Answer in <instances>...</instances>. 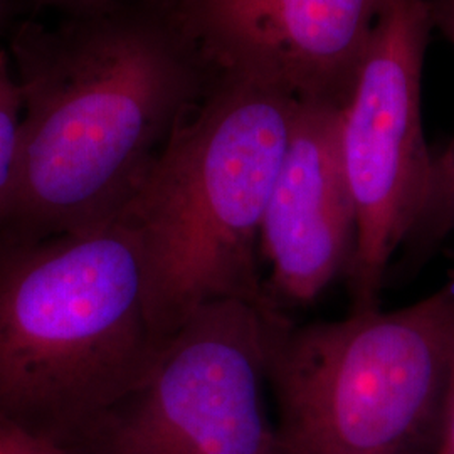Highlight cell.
<instances>
[{"label":"cell","mask_w":454,"mask_h":454,"mask_svg":"<svg viewBox=\"0 0 454 454\" xmlns=\"http://www.w3.org/2000/svg\"><path fill=\"white\" fill-rule=\"evenodd\" d=\"M296 110L281 90L219 74L118 214L138 238L150 318L165 340L212 303L273 305L261 227Z\"/></svg>","instance_id":"3957f363"},{"label":"cell","mask_w":454,"mask_h":454,"mask_svg":"<svg viewBox=\"0 0 454 454\" xmlns=\"http://www.w3.org/2000/svg\"><path fill=\"white\" fill-rule=\"evenodd\" d=\"M390 0H176L182 31L221 76L343 108Z\"/></svg>","instance_id":"52a82bcc"},{"label":"cell","mask_w":454,"mask_h":454,"mask_svg":"<svg viewBox=\"0 0 454 454\" xmlns=\"http://www.w3.org/2000/svg\"><path fill=\"white\" fill-rule=\"evenodd\" d=\"M438 454H454V343L451 352V365H450V384H448V399H446V412L442 424V436Z\"/></svg>","instance_id":"7c38bea8"},{"label":"cell","mask_w":454,"mask_h":454,"mask_svg":"<svg viewBox=\"0 0 454 454\" xmlns=\"http://www.w3.org/2000/svg\"><path fill=\"white\" fill-rule=\"evenodd\" d=\"M167 340L121 217L41 239L0 232L4 419L63 446L145 379Z\"/></svg>","instance_id":"7a4b0ae2"},{"label":"cell","mask_w":454,"mask_h":454,"mask_svg":"<svg viewBox=\"0 0 454 454\" xmlns=\"http://www.w3.org/2000/svg\"><path fill=\"white\" fill-rule=\"evenodd\" d=\"M433 29L454 46V0H424ZM454 232V137L433 153L429 189L421 214L401 247V273L419 268Z\"/></svg>","instance_id":"9c48e42d"},{"label":"cell","mask_w":454,"mask_h":454,"mask_svg":"<svg viewBox=\"0 0 454 454\" xmlns=\"http://www.w3.org/2000/svg\"><path fill=\"white\" fill-rule=\"evenodd\" d=\"M340 110L298 99L261 227V253L271 262L266 290L278 309L309 305L347 278L354 260L357 215L341 157Z\"/></svg>","instance_id":"ba28073f"},{"label":"cell","mask_w":454,"mask_h":454,"mask_svg":"<svg viewBox=\"0 0 454 454\" xmlns=\"http://www.w3.org/2000/svg\"><path fill=\"white\" fill-rule=\"evenodd\" d=\"M9 54L24 116L16 206L0 232L22 238L116 219L209 91L211 66L174 5L108 0L54 27L26 20Z\"/></svg>","instance_id":"6da1fadb"},{"label":"cell","mask_w":454,"mask_h":454,"mask_svg":"<svg viewBox=\"0 0 454 454\" xmlns=\"http://www.w3.org/2000/svg\"><path fill=\"white\" fill-rule=\"evenodd\" d=\"M39 2H44V4H49V5L63 7V9H67L69 14H71V12H80V11H84V9L97 7V5H101V4H105L108 0H39Z\"/></svg>","instance_id":"4fadbf2b"},{"label":"cell","mask_w":454,"mask_h":454,"mask_svg":"<svg viewBox=\"0 0 454 454\" xmlns=\"http://www.w3.org/2000/svg\"><path fill=\"white\" fill-rule=\"evenodd\" d=\"M9 51L0 48V231L16 206L22 150V90Z\"/></svg>","instance_id":"30bf717a"},{"label":"cell","mask_w":454,"mask_h":454,"mask_svg":"<svg viewBox=\"0 0 454 454\" xmlns=\"http://www.w3.org/2000/svg\"><path fill=\"white\" fill-rule=\"evenodd\" d=\"M454 343V273L394 309L296 325L268 311L266 382L281 454H438Z\"/></svg>","instance_id":"277c9868"},{"label":"cell","mask_w":454,"mask_h":454,"mask_svg":"<svg viewBox=\"0 0 454 454\" xmlns=\"http://www.w3.org/2000/svg\"><path fill=\"white\" fill-rule=\"evenodd\" d=\"M424 0H390L340 110L341 157L357 215L347 286L350 313L380 309L390 261L421 214L433 153L421 84L431 33Z\"/></svg>","instance_id":"8992f818"},{"label":"cell","mask_w":454,"mask_h":454,"mask_svg":"<svg viewBox=\"0 0 454 454\" xmlns=\"http://www.w3.org/2000/svg\"><path fill=\"white\" fill-rule=\"evenodd\" d=\"M199 309L145 379L61 448L67 454H281L264 407L268 311Z\"/></svg>","instance_id":"5b68a950"},{"label":"cell","mask_w":454,"mask_h":454,"mask_svg":"<svg viewBox=\"0 0 454 454\" xmlns=\"http://www.w3.org/2000/svg\"><path fill=\"white\" fill-rule=\"evenodd\" d=\"M0 454H67L48 439L34 436L0 416Z\"/></svg>","instance_id":"8fae6325"},{"label":"cell","mask_w":454,"mask_h":454,"mask_svg":"<svg viewBox=\"0 0 454 454\" xmlns=\"http://www.w3.org/2000/svg\"><path fill=\"white\" fill-rule=\"evenodd\" d=\"M14 5L12 0H0V29L2 26H5L9 22V19L12 16Z\"/></svg>","instance_id":"5bb4252c"}]
</instances>
